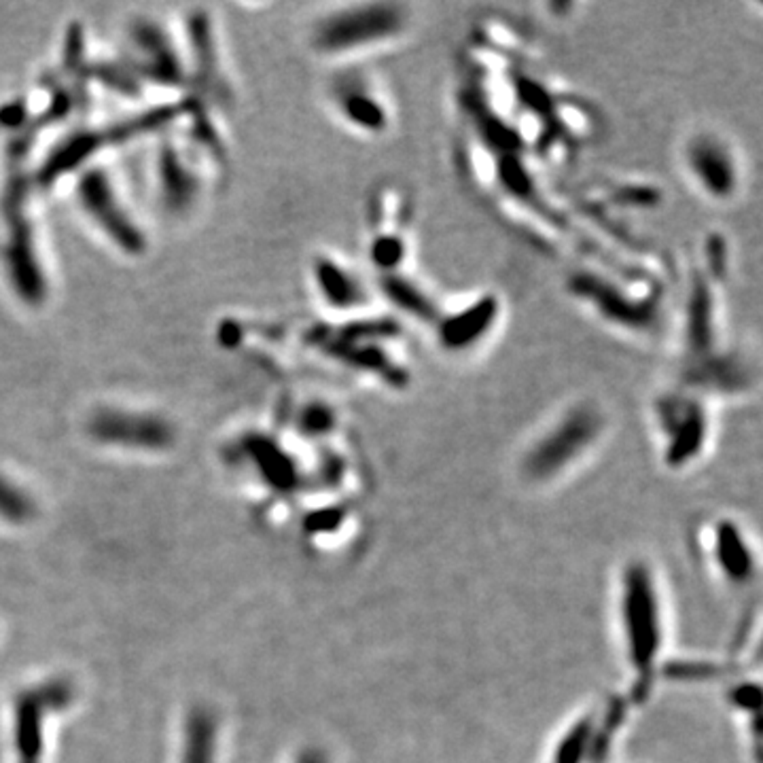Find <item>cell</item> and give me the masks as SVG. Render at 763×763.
Wrapping results in <instances>:
<instances>
[{"instance_id":"1","label":"cell","mask_w":763,"mask_h":763,"mask_svg":"<svg viewBox=\"0 0 763 763\" xmlns=\"http://www.w3.org/2000/svg\"><path fill=\"white\" fill-rule=\"evenodd\" d=\"M407 26L406 7L390 3L348 4L316 21L312 45L322 56H352L390 43Z\"/></svg>"},{"instance_id":"2","label":"cell","mask_w":763,"mask_h":763,"mask_svg":"<svg viewBox=\"0 0 763 763\" xmlns=\"http://www.w3.org/2000/svg\"><path fill=\"white\" fill-rule=\"evenodd\" d=\"M685 167L691 181L698 184L708 198L727 200L738 191L740 175L730 144L719 136L702 134L691 136L685 144Z\"/></svg>"},{"instance_id":"3","label":"cell","mask_w":763,"mask_h":763,"mask_svg":"<svg viewBox=\"0 0 763 763\" xmlns=\"http://www.w3.org/2000/svg\"><path fill=\"white\" fill-rule=\"evenodd\" d=\"M333 98L339 117L356 130L369 132V134L389 130V107L369 83H363V81L338 83Z\"/></svg>"},{"instance_id":"4","label":"cell","mask_w":763,"mask_h":763,"mask_svg":"<svg viewBox=\"0 0 763 763\" xmlns=\"http://www.w3.org/2000/svg\"><path fill=\"white\" fill-rule=\"evenodd\" d=\"M94 431L98 437L119 439L121 443H138L147 448H159L170 439V431L164 422L134 414H100L94 420Z\"/></svg>"},{"instance_id":"5","label":"cell","mask_w":763,"mask_h":763,"mask_svg":"<svg viewBox=\"0 0 763 763\" xmlns=\"http://www.w3.org/2000/svg\"><path fill=\"white\" fill-rule=\"evenodd\" d=\"M316 282L318 291H321L329 302L339 304V305H355L361 302L363 297V285L355 279L350 270H346L344 265L329 261V259H321L316 265ZM338 305V308H339Z\"/></svg>"},{"instance_id":"6","label":"cell","mask_w":763,"mask_h":763,"mask_svg":"<svg viewBox=\"0 0 763 763\" xmlns=\"http://www.w3.org/2000/svg\"><path fill=\"white\" fill-rule=\"evenodd\" d=\"M191 730H193V738H191L193 749L189 753V763H208L210 761L212 721L208 719V715H195Z\"/></svg>"},{"instance_id":"7","label":"cell","mask_w":763,"mask_h":763,"mask_svg":"<svg viewBox=\"0 0 763 763\" xmlns=\"http://www.w3.org/2000/svg\"><path fill=\"white\" fill-rule=\"evenodd\" d=\"M30 502H28L26 496L17 494L11 485L0 482V513H3V516L11 519H21L30 516Z\"/></svg>"}]
</instances>
